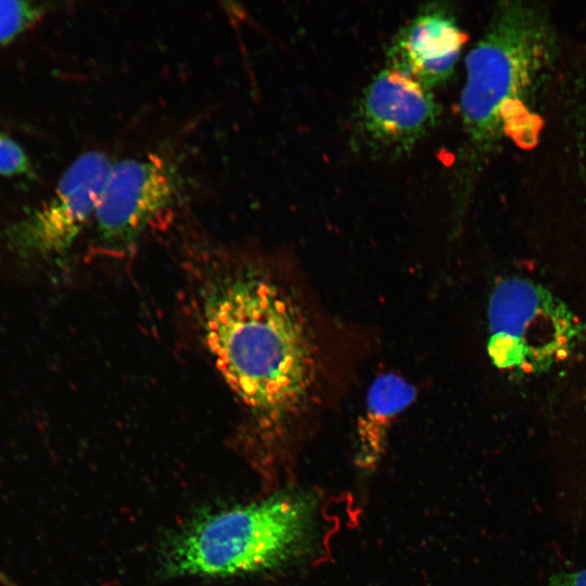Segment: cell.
Masks as SVG:
<instances>
[{
    "label": "cell",
    "mask_w": 586,
    "mask_h": 586,
    "mask_svg": "<svg viewBox=\"0 0 586 586\" xmlns=\"http://www.w3.org/2000/svg\"><path fill=\"white\" fill-rule=\"evenodd\" d=\"M207 269L198 292L205 346L247 418L246 458L265 480L279 482L316 384L311 331L263 264L226 256Z\"/></svg>",
    "instance_id": "cell-1"
},
{
    "label": "cell",
    "mask_w": 586,
    "mask_h": 586,
    "mask_svg": "<svg viewBox=\"0 0 586 586\" xmlns=\"http://www.w3.org/2000/svg\"><path fill=\"white\" fill-rule=\"evenodd\" d=\"M47 13V4L0 0V44L14 40Z\"/></svg>",
    "instance_id": "cell-10"
},
{
    "label": "cell",
    "mask_w": 586,
    "mask_h": 586,
    "mask_svg": "<svg viewBox=\"0 0 586 586\" xmlns=\"http://www.w3.org/2000/svg\"><path fill=\"white\" fill-rule=\"evenodd\" d=\"M321 498L280 486L260 498L203 510L162 543L161 573L169 578H231L280 572L318 550Z\"/></svg>",
    "instance_id": "cell-3"
},
{
    "label": "cell",
    "mask_w": 586,
    "mask_h": 586,
    "mask_svg": "<svg viewBox=\"0 0 586 586\" xmlns=\"http://www.w3.org/2000/svg\"><path fill=\"white\" fill-rule=\"evenodd\" d=\"M555 52L549 18L543 9L525 2L501 3L469 51L459 102L462 142L454 186L458 211L500 143L527 148L536 141L542 126L539 99Z\"/></svg>",
    "instance_id": "cell-2"
},
{
    "label": "cell",
    "mask_w": 586,
    "mask_h": 586,
    "mask_svg": "<svg viewBox=\"0 0 586 586\" xmlns=\"http://www.w3.org/2000/svg\"><path fill=\"white\" fill-rule=\"evenodd\" d=\"M183 182L179 166L161 153L112 162L93 218L100 243L111 252L131 247L179 203Z\"/></svg>",
    "instance_id": "cell-5"
},
{
    "label": "cell",
    "mask_w": 586,
    "mask_h": 586,
    "mask_svg": "<svg viewBox=\"0 0 586 586\" xmlns=\"http://www.w3.org/2000/svg\"><path fill=\"white\" fill-rule=\"evenodd\" d=\"M0 175L4 177L34 175L31 162L24 149L2 132H0Z\"/></svg>",
    "instance_id": "cell-11"
},
{
    "label": "cell",
    "mask_w": 586,
    "mask_h": 586,
    "mask_svg": "<svg viewBox=\"0 0 586 586\" xmlns=\"http://www.w3.org/2000/svg\"><path fill=\"white\" fill-rule=\"evenodd\" d=\"M416 396V387L396 373H382L372 381L355 430L354 464L360 473L378 469L393 423Z\"/></svg>",
    "instance_id": "cell-9"
},
{
    "label": "cell",
    "mask_w": 586,
    "mask_h": 586,
    "mask_svg": "<svg viewBox=\"0 0 586 586\" xmlns=\"http://www.w3.org/2000/svg\"><path fill=\"white\" fill-rule=\"evenodd\" d=\"M466 39L446 5L428 4L394 38L387 66L432 90L454 73Z\"/></svg>",
    "instance_id": "cell-8"
},
{
    "label": "cell",
    "mask_w": 586,
    "mask_h": 586,
    "mask_svg": "<svg viewBox=\"0 0 586 586\" xmlns=\"http://www.w3.org/2000/svg\"><path fill=\"white\" fill-rule=\"evenodd\" d=\"M487 352L493 364L536 373L565 359L577 342L578 323L568 306L524 278L500 281L488 303Z\"/></svg>",
    "instance_id": "cell-4"
},
{
    "label": "cell",
    "mask_w": 586,
    "mask_h": 586,
    "mask_svg": "<svg viewBox=\"0 0 586 586\" xmlns=\"http://www.w3.org/2000/svg\"><path fill=\"white\" fill-rule=\"evenodd\" d=\"M111 165L101 151L79 155L63 173L48 201L4 229L8 247L26 258L67 252L94 218Z\"/></svg>",
    "instance_id": "cell-6"
},
{
    "label": "cell",
    "mask_w": 586,
    "mask_h": 586,
    "mask_svg": "<svg viewBox=\"0 0 586 586\" xmlns=\"http://www.w3.org/2000/svg\"><path fill=\"white\" fill-rule=\"evenodd\" d=\"M0 583L4 584L5 586L9 585L8 579L0 573Z\"/></svg>",
    "instance_id": "cell-13"
},
{
    "label": "cell",
    "mask_w": 586,
    "mask_h": 586,
    "mask_svg": "<svg viewBox=\"0 0 586 586\" xmlns=\"http://www.w3.org/2000/svg\"><path fill=\"white\" fill-rule=\"evenodd\" d=\"M545 586H586V569L557 572Z\"/></svg>",
    "instance_id": "cell-12"
},
{
    "label": "cell",
    "mask_w": 586,
    "mask_h": 586,
    "mask_svg": "<svg viewBox=\"0 0 586 586\" xmlns=\"http://www.w3.org/2000/svg\"><path fill=\"white\" fill-rule=\"evenodd\" d=\"M438 116L440 106L430 89L387 66L362 91L355 132L370 152L399 156L433 130Z\"/></svg>",
    "instance_id": "cell-7"
}]
</instances>
